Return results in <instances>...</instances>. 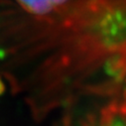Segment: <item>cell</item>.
<instances>
[{"label":"cell","instance_id":"277c9868","mask_svg":"<svg viewBox=\"0 0 126 126\" xmlns=\"http://www.w3.org/2000/svg\"><path fill=\"white\" fill-rule=\"evenodd\" d=\"M121 91L126 95V77H125V79H124V82H123V86L121 88Z\"/></svg>","mask_w":126,"mask_h":126},{"label":"cell","instance_id":"6da1fadb","mask_svg":"<svg viewBox=\"0 0 126 126\" xmlns=\"http://www.w3.org/2000/svg\"><path fill=\"white\" fill-rule=\"evenodd\" d=\"M66 110L62 126H126V95L120 90L105 97L81 100Z\"/></svg>","mask_w":126,"mask_h":126},{"label":"cell","instance_id":"3957f363","mask_svg":"<svg viewBox=\"0 0 126 126\" xmlns=\"http://www.w3.org/2000/svg\"><path fill=\"white\" fill-rule=\"evenodd\" d=\"M7 87H6V84H5V82L3 81V79L0 78V95L5 91V89H6Z\"/></svg>","mask_w":126,"mask_h":126},{"label":"cell","instance_id":"7a4b0ae2","mask_svg":"<svg viewBox=\"0 0 126 126\" xmlns=\"http://www.w3.org/2000/svg\"><path fill=\"white\" fill-rule=\"evenodd\" d=\"M68 1L69 0H16L21 9L30 16L29 22L43 21L61 13Z\"/></svg>","mask_w":126,"mask_h":126}]
</instances>
